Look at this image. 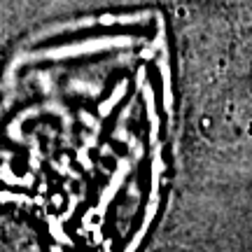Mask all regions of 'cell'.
Listing matches in <instances>:
<instances>
[{"label": "cell", "instance_id": "obj_1", "mask_svg": "<svg viewBox=\"0 0 252 252\" xmlns=\"http://www.w3.org/2000/svg\"><path fill=\"white\" fill-rule=\"evenodd\" d=\"M180 5V185L252 194V0Z\"/></svg>", "mask_w": 252, "mask_h": 252}, {"label": "cell", "instance_id": "obj_2", "mask_svg": "<svg viewBox=\"0 0 252 252\" xmlns=\"http://www.w3.org/2000/svg\"><path fill=\"white\" fill-rule=\"evenodd\" d=\"M140 252H252V194L178 185Z\"/></svg>", "mask_w": 252, "mask_h": 252}, {"label": "cell", "instance_id": "obj_3", "mask_svg": "<svg viewBox=\"0 0 252 252\" xmlns=\"http://www.w3.org/2000/svg\"><path fill=\"white\" fill-rule=\"evenodd\" d=\"M2 252H31L28 250V245H19V243H5V248H2Z\"/></svg>", "mask_w": 252, "mask_h": 252}]
</instances>
